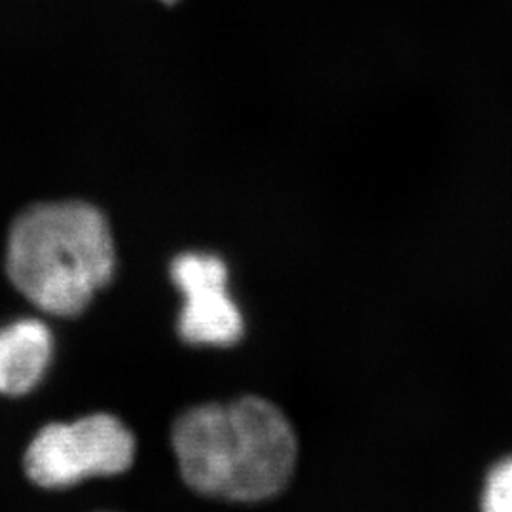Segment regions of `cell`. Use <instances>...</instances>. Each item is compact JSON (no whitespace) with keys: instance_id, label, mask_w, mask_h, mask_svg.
Segmentation results:
<instances>
[{"instance_id":"6da1fadb","label":"cell","mask_w":512,"mask_h":512,"mask_svg":"<svg viewBox=\"0 0 512 512\" xmlns=\"http://www.w3.org/2000/svg\"><path fill=\"white\" fill-rule=\"evenodd\" d=\"M171 440L184 482L203 495L253 503L279 494L293 476V427L258 397L190 408Z\"/></svg>"},{"instance_id":"7a4b0ae2","label":"cell","mask_w":512,"mask_h":512,"mask_svg":"<svg viewBox=\"0 0 512 512\" xmlns=\"http://www.w3.org/2000/svg\"><path fill=\"white\" fill-rule=\"evenodd\" d=\"M109 222L88 203H44L19 215L6 270L19 293L52 315L73 317L114 274Z\"/></svg>"},{"instance_id":"3957f363","label":"cell","mask_w":512,"mask_h":512,"mask_svg":"<svg viewBox=\"0 0 512 512\" xmlns=\"http://www.w3.org/2000/svg\"><path fill=\"white\" fill-rule=\"evenodd\" d=\"M135 439L109 414L44 427L27 448L25 471L42 488H69L90 476H112L131 467Z\"/></svg>"},{"instance_id":"277c9868","label":"cell","mask_w":512,"mask_h":512,"mask_svg":"<svg viewBox=\"0 0 512 512\" xmlns=\"http://www.w3.org/2000/svg\"><path fill=\"white\" fill-rule=\"evenodd\" d=\"M171 279L184 296L179 334L192 346L228 348L243 336V317L228 294V270L219 256L184 253L171 264Z\"/></svg>"},{"instance_id":"5b68a950","label":"cell","mask_w":512,"mask_h":512,"mask_svg":"<svg viewBox=\"0 0 512 512\" xmlns=\"http://www.w3.org/2000/svg\"><path fill=\"white\" fill-rule=\"evenodd\" d=\"M52 353V332L38 319H21L0 329V395L19 397L35 389Z\"/></svg>"},{"instance_id":"8992f818","label":"cell","mask_w":512,"mask_h":512,"mask_svg":"<svg viewBox=\"0 0 512 512\" xmlns=\"http://www.w3.org/2000/svg\"><path fill=\"white\" fill-rule=\"evenodd\" d=\"M482 512H512V458L497 463L488 475Z\"/></svg>"},{"instance_id":"52a82bcc","label":"cell","mask_w":512,"mask_h":512,"mask_svg":"<svg viewBox=\"0 0 512 512\" xmlns=\"http://www.w3.org/2000/svg\"><path fill=\"white\" fill-rule=\"evenodd\" d=\"M167 2H171V0H167Z\"/></svg>"}]
</instances>
